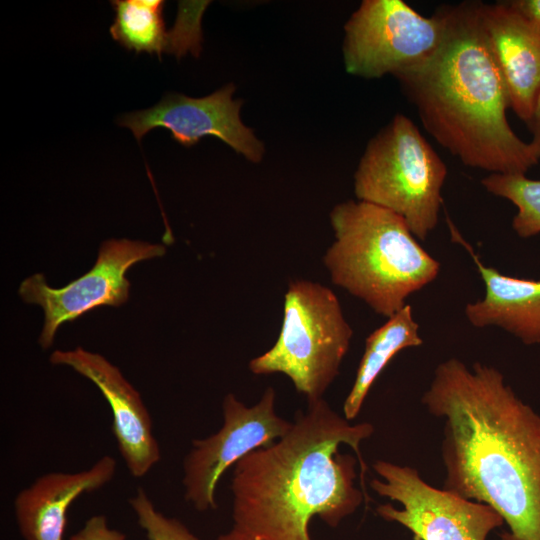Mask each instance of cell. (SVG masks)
Wrapping results in <instances>:
<instances>
[{"label": "cell", "mask_w": 540, "mask_h": 540, "mask_svg": "<svg viewBox=\"0 0 540 540\" xmlns=\"http://www.w3.org/2000/svg\"><path fill=\"white\" fill-rule=\"evenodd\" d=\"M418 331L411 306L406 304L369 334L354 383L343 404V416L347 420L358 416L371 386L392 358L406 348L423 344Z\"/></svg>", "instance_id": "obj_17"}, {"label": "cell", "mask_w": 540, "mask_h": 540, "mask_svg": "<svg viewBox=\"0 0 540 540\" xmlns=\"http://www.w3.org/2000/svg\"><path fill=\"white\" fill-rule=\"evenodd\" d=\"M70 540H126V536L108 527L103 515L89 518L83 528L70 537Z\"/></svg>", "instance_id": "obj_20"}, {"label": "cell", "mask_w": 540, "mask_h": 540, "mask_svg": "<svg viewBox=\"0 0 540 540\" xmlns=\"http://www.w3.org/2000/svg\"><path fill=\"white\" fill-rule=\"evenodd\" d=\"M353 330L335 293L318 282L291 281L275 344L249 362L256 375L282 373L307 401L323 394L339 374Z\"/></svg>", "instance_id": "obj_6"}, {"label": "cell", "mask_w": 540, "mask_h": 540, "mask_svg": "<svg viewBox=\"0 0 540 540\" xmlns=\"http://www.w3.org/2000/svg\"><path fill=\"white\" fill-rule=\"evenodd\" d=\"M445 27L441 7L425 17L402 0H365L345 25L346 71L369 79L415 68L437 51Z\"/></svg>", "instance_id": "obj_7"}, {"label": "cell", "mask_w": 540, "mask_h": 540, "mask_svg": "<svg viewBox=\"0 0 540 540\" xmlns=\"http://www.w3.org/2000/svg\"><path fill=\"white\" fill-rule=\"evenodd\" d=\"M421 401L444 422L443 489L492 507L501 540H540V416L493 366L440 363Z\"/></svg>", "instance_id": "obj_1"}, {"label": "cell", "mask_w": 540, "mask_h": 540, "mask_svg": "<svg viewBox=\"0 0 540 540\" xmlns=\"http://www.w3.org/2000/svg\"><path fill=\"white\" fill-rule=\"evenodd\" d=\"M441 8V45L427 61L395 77L424 128L464 165L525 174L539 159L507 120V90L481 25L479 2Z\"/></svg>", "instance_id": "obj_3"}, {"label": "cell", "mask_w": 540, "mask_h": 540, "mask_svg": "<svg viewBox=\"0 0 540 540\" xmlns=\"http://www.w3.org/2000/svg\"><path fill=\"white\" fill-rule=\"evenodd\" d=\"M233 84L214 93L192 98L167 93L151 108L126 113L118 118L120 126L129 128L139 142L157 127L171 132L173 140L190 147L207 135L218 137L249 161L258 163L264 154L263 143L240 119L242 100H234Z\"/></svg>", "instance_id": "obj_11"}, {"label": "cell", "mask_w": 540, "mask_h": 540, "mask_svg": "<svg viewBox=\"0 0 540 540\" xmlns=\"http://www.w3.org/2000/svg\"><path fill=\"white\" fill-rule=\"evenodd\" d=\"M447 167L407 116L398 114L367 145L354 176L358 200L399 215L425 240L438 223Z\"/></svg>", "instance_id": "obj_5"}, {"label": "cell", "mask_w": 540, "mask_h": 540, "mask_svg": "<svg viewBox=\"0 0 540 540\" xmlns=\"http://www.w3.org/2000/svg\"><path fill=\"white\" fill-rule=\"evenodd\" d=\"M373 433L323 398L308 401L286 435L235 464L234 527L258 540H311L315 516L336 528L368 499L360 445Z\"/></svg>", "instance_id": "obj_2"}, {"label": "cell", "mask_w": 540, "mask_h": 540, "mask_svg": "<svg viewBox=\"0 0 540 540\" xmlns=\"http://www.w3.org/2000/svg\"><path fill=\"white\" fill-rule=\"evenodd\" d=\"M217 540H258V539L233 527L229 532L220 535Z\"/></svg>", "instance_id": "obj_23"}, {"label": "cell", "mask_w": 540, "mask_h": 540, "mask_svg": "<svg viewBox=\"0 0 540 540\" xmlns=\"http://www.w3.org/2000/svg\"><path fill=\"white\" fill-rule=\"evenodd\" d=\"M275 397L274 389L268 387L255 405L247 406L227 394L222 403L223 426L205 439L193 440L184 460L183 485L185 498L195 509H216L215 490L226 470L289 432L293 422L277 415Z\"/></svg>", "instance_id": "obj_10"}, {"label": "cell", "mask_w": 540, "mask_h": 540, "mask_svg": "<svg viewBox=\"0 0 540 540\" xmlns=\"http://www.w3.org/2000/svg\"><path fill=\"white\" fill-rule=\"evenodd\" d=\"M115 472L114 458L105 455L87 470L39 477L14 502L21 536L25 540H63L70 505L83 493L103 487Z\"/></svg>", "instance_id": "obj_14"}, {"label": "cell", "mask_w": 540, "mask_h": 540, "mask_svg": "<svg viewBox=\"0 0 540 540\" xmlns=\"http://www.w3.org/2000/svg\"><path fill=\"white\" fill-rule=\"evenodd\" d=\"M162 244L126 238L104 241L93 267L61 288L51 287L41 273L22 281L19 295L26 303L39 305L44 324L39 337L43 349L49 348L59 327L100 306H120L129 297L130 282L126 273L134 264L161 257Z\"/></svg>", "instance_id": "obj_9"}, {"label": "cell", "mask_w": 540, "mask_h": 540, "mask_svg": "<svg viewBox=\"0 0 540 540\" xmlns=\"http://www.w3.org/2000/svg\"><path fill=\"white\" fill-rule=\"evenodd\" d=\"M505 2L526 21L540 28V0H512Z\"/></svg>", "instance_id": "obj_21"}, {"label": "cell", "mask_w": 540, "mask_h": 540, "mask_svg": "<svg viewBox=\"0 0 540 540\" xmlns=\"http://www.w3.org/2000/svg\"><path fill=\"white\" fill-rule=\"evenodd\" d=\"M373 469L380 479L370 481L371 489L402 506L398 509L390 503L381 504L377 514L404 526L413 540H487L504 524L489 505L435 488L415 468L377 460Z\"/></svg>", "instance_id": "obj_8"}, {"label": "cell", "mask_w": 540, "mask_h": 540, "mask_svg": "<svg viewBox=\"0 0 540 540\" xmlns=\"http://www.w3.org/2000/svg\"><path fill=\"white\" fill-rule=\"evenodd\" d=\"M527 125L532 133V140L529 142L536 157L540 159V92L538 94L534 110Z\"/></svg>", "instance_id": "obj_22"}, {"label": "cell", "mask_w": 540, "mask_h": 540, "mask_svg": "<svg viewBox=\"0 0 540 540\" xmlns=\"http://www.w3.org/2000/svg\"><path fill=\"white\" fill-rule=\"evenodd\" d=\"M479 16L507 90L509 107L527 123L540 92V28L505 1L479 2Z\"/></svg>", "instance_id": "obj_13"}, {"label": "cell", "mask_w": 540, "mask_h": 540, "mask_svg": "<svg viewBox=\"0 0 540 540\" xmlns=\"http://www.w3.org/2000/svg\"><path fill=\"white\" fill-rule=\"evenodd\" d=\"M449 224L452 238L472 256L485 285L484 298L465 307L470 324L478 328L500 327L526 345L540 344V280L507 276L484 265Z\"/></svg>", "instance_id": "obj_16"}, {"label": "cell", "mask_w": 540, "mask_h": 540, "mask_svg": "<svg viewBox=\"0 0 540 540\" xmlns=\"http://www.w3.org/2000/svg\"><path fill=\"white\" fill-rule=\"evenodd\" d=\"M209 2H182L173 31L167 32L162 0H113L115 19L109 32L127 50L139 54H175L188 51L198 55L201 42L200 19Z\"/></svg>", "instance_id": "obj_15"}, {"label": "cell", "mask_w": 540, "mask_h": 540, "mask_svg": "<svg viewBox=\"0 0 540 540\" xmlns=\"http://www.w3.org/2000/svg\"><path fill=\"white\" fill-rule=\"evenodd\" d=\"M481 183L491 194L516 206L512 228L519 237L530 238L540 233V180L525 174H490Z\"/></svg>", "instance_id": "obj_18"}, {"label": "cell", "mask_w": 540, "mask_h": 540, "mask_svg": "<svg viewBox=\"0 0 540 540\" xmlns=\"http://www.w3.org/2000/svg\"><path fill=\"white\" fill-rule=\"evenodd\" d=\"M129 502L148 540H198L179 520L157 511L141 487L137 489L135 496Z\"/></svg>", "instance_id": "obj_19"}, {"label": "cell", "mask_w": 540, "mask_h": 540, "mask_svg": "<svg viewBox=\"0 0 540 540\" xmlns=\"http://www.w3.org/2000/svg\"><path fill=\"white\" fill-rule=\"evenodd\" d=\"M50 362L71 367L100 390L111 408L112 431L130 473L134 477L146 475L160 460V449L138 391L106 358L80 347L56 350Z\"/></svg>", "instance_id": "obj_12"}, {"label": "cell", "mask_w": 540, "mask_h": 540, "mask_svg": "<svg viewBox=\"0 0 540 540\" xmlns=\"http://www.w3.org/2000/svg\"><path fill=\"white\" fill-rule=\"evenodd\" d=\"M330 222L334 241L323 263L332 283L379 315H394L440 272V263L390 210L349 200L333 208Z\"/></svg>", "instance_id": "obj_4"}]
</instances>
